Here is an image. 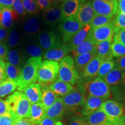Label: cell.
I'll return each mask as SVG.
<instances>
[{
    "label": "cell",
    "instance_id": "6da1fadb",
    "mask_svg": "<svg viewBox=\"0 0 125 125\" xmlns=\"http://www.w3.org/2000/svg\"><path fill=\"white\" fill-rule=\"evenodd\" d=\"M42 57H30L21 69V74L17 81V89L22 91L24 88L34 83L38 78V70L42 63Z\"/></svg>",
    "mask_w": 125,
    "mask_h": 125
},
{
    "label": "cell",
    "instance_id": "7a4b0ae2",
    "mask_svg": "<svg viewBox=\"0 0 125 125\" xmlns=\"http://www.w3.org/2000/svg\"><path fill=\"white\" fill-rule=\"evenodd\" d=\"M123 71L114 67L104 78L109 87L111 93L116 101L123 102L125 100V90L123 84Z\"/></svg>",
    "mask_w": 125,
    "mask_h": 125
},
{
    "label": "cell",
    "instance_id": "3957f363",
    "mask_svg": "<svg viewBox=\"0 0 125 125\" xmlns=\"http://www.w3.org/2000/svg\"><path fill=\"white\" fill-rule=\"evenodd\" d=\"M79 78V73L72 55H67L59 64L58 79L63 82L75 85Z\"/></svg>",
    "mask_w": 125,
    "mask_h": 125
},
{
    "label": "cell",
    "instance_id": "277c9868",
    "mask_svg": "<svg viewBox=\"0 0 125 125\" xmlns=\"http://www.w3.org/2000/svg\"><path fill=\"white\" fill-rule=\"evenodd\" d=\"M59 63L55 61L45 60L42 62L38 70V83L49 85L57 80L59 75Z\"/></svg>",
    "mask_w": 125,
    "mask_h": 125
},
{
    "label": "cell",
    "instance_id": "5b68a950",
    "mask_svg": "<svg viewBox=\"0 0 125 125\" xmlns=\"http://www.w3.org/2000/svg\"><path fill=\"white\" fill-rule=\"evenodd\" d=\"M100 109L116 125H125V114L122 103L114 100H107L103 103Z\"/></svg>",
    "mask_w": 125,
    "mask_h": 125
},
{
    "label": "cell",
    "instance_id": "8992f818",
    "mask_svg": "<svg viewBox=\"0 0 125 125\" xmlns=\"http://www.w3.org/2000/svg\"><path fill=\"white\" fill-rule=\"evenodd\" d=\"M83 88L88 95L101 98L105 101L111 96L110 89L108 84L104 79L98 77L86 83Z\"/></svg>",
    "mask_w": 125,
    "mask_h": 125
},
{
    "label": "cell",
    "instance_id": "52a82bcc",
    "mask_svg": "<svg viewBox=\"0 0 125 125\" xmlns=\"http://www.w3.org/2000/svg\"><path fill=\"white\" fill-rule=\"evenodd\" d=\"M62 101L65 110L74 111L83 107L86 101L85 91L79 87L73 90L64 97Z\"/></svg>",
    "mask_w": 125,
    "mask_h": 125
},
{
    "label": "cell",
    "instance_id": "ba28073f",
    "mask_svg": "<svg viewBox=\"0 0 125 125\" xmlns=\"http://www.w3.org/2000/svg\"><path fill=\"white\" fill-rule=\"evenodd\" d=\"M83 26L76 18L62 20L58 26V30L62 36V42H69Z\"/></svg>",
    "mask_w": 125,
    "mask_h": 125
},
{
    "label": "cell",
    "instance_id": "9c48e42d",
    "mask_svg": "<svg viewBox=\"0 0 125 125\" xmlns=\"http://www.w3.org/2000/svg\"><path fill=\"white\" fill-rule=\"evenodd\" d=\"M103 62V61L97 55L95 56L86 66L83 71L79 75V78L76 82L77 85L83 87V86L86 83L96 78L99 68Z\"/></svg>",
    "mask_w": 125,
    "mask_h": 125
},
{
    "label": "cell",
    "instance_id": "30bf717a",
    "mask_svg": "<svg viewBox=\"0 0 125 125\" xmlns=\"http://www.w3.org/2000/svg\"><path fill=\"white\" fill-rule=\"evenodd\" d=\"M97 15L113 18L118 10L117 0H90Z\"/></svg>",
    "mask_w": 125,
    "mask_h": 125
},
{
    "label": "cell",
    "instance_id": "8fae6325",
    "mask_svg": "<svg viewBox=\"0 0 125 125\" xmlns=\"http://www.w3.org/2000/svg\"><path fill=\"white\" fill-rule=\"evenodd\" d=\"M38 41L43 49L49 51L63 43L61 37L52 31H42L38 35Z\"/></svg>",
    "mask_w": 125,
    "mask_h": 125
},
{
    "label": "cell",
    "instance_id": "7c38bea8",
    "mask_svg": "<svg viewBox=\"0 0 125 125\" xmlns=\"http://www.w3.org/2000/svg\"><path fill=\"white\" fill-rule=\"evenodd\" d=\"M87 0H65L62 4V20L76 18L79 10Z\"/></svg>",
    "mask_w": 125,
    "mask_h": 125
},
{
    "label": "cell",
    "instance_id": "4fadbf2b",
    "mask_svg": "<svg viewBox=\"0 0 125 125\" xmlns=\"http://www.w3.org/2000/svg\"><path fill=\"white\" fill-rule=\"evenodd\" d=\"M89 34L96 43L100 42L112 38L114 34V26L111 23L101 27L91 28Z\"/></svg>",
    "mask_w": 125,
    "mask_h": 125
},
{
    "label": "cell",
    "instance_id": "5bb4252c",
    "mask_svg": "<svg viewBox=\"0 0 125 125\" xmlns=\"http://www.w3.org/2000/svg\"><path fill=\"white\" fill-rule=\"evenodd\" d=\"M43 17L45 24L50 27L53 28L62 21V4L53 5L51 8L44 11Z\"/></svg>",
    "mask_w": 125,
    "mask_h": 125
},
{
    "label": "cell",
    "instance_id": "9a60e30c",
    "mask_svg": "<svg viewBox=\"0 0 125 125\" xmlns=\"http://www.w3.org/2000/svg\"><path fill=\"white\" fill-rule=\"evenodd\" d=\"M71 52V50L68 43H63L56 48L47 51L43 55V59L59 62Z\"/></svg>",
    "mask_w": 125,
    "mask_h": 125
},
{
    "label": "cell",
    "instance_id": "2e32d148",
    "mask_svg": "<svg viewBox=\"0 0 125 125\" xmlns=\"http://www.w3.org/2000/svg\"><path fill=\"white\" fill-rule=\"evenodd\" d=\"M96 15L93 8L90 0H87L84 3L78 13L76 19L83 26L89 24Z\"/></svg>",
    "mask_w": 125,
    "mask_h": 125
},
{
    "label": "cell",
    "instance_id": "e0dca14e",
    "mask_svg": "<svg viewBox=\"0 0 125 125\" xmlns=\"http://www.w3.org/2000/svg\"><path fill=\"white\" fill-rule=\"evenodd\" d=\"M86 118L88 125H116L100 108Z\"/></svg>",
    "mask_w": 125,
    "mask_h": 125
},
{
    "label": "cell",
    "instance_id": "ac0fdd59",
    "mask_svg": "<svg viewBox=\"0 0 125 125\" xmlns=\"http://www.w3.org/2000/svg\"><path fill=\"white\" fill-rule=\"evenodd\" d=\"M105 100L97 97L88 95L85 103L83 106L82 115L86 117L100 108L101 105Z\"/></svg>",
    "mask_w": 125,
    "mask_h": 125
},
{
    "label": "cell",
    "instance_id": "d6986e66",
    "mask_svg": "<svg viewBox=\"0 0 125 125\" xmlns=\"http://www.w3.org/2000/svg\"><path fill=\"white\" fill-rule=\"evenodd\" d=\"M65 111L62 97H57L53 104L46 109V117L61 121Z\"/></svg>",
    "mask_w": 125,
    "mask_h": 125
},
{
    "label": "cell",
    "instance_id": "ffe728a7",
    "mask_svg": "<svg viewBox=\"0 0 125 125\" xmlns=\"http://www.w3.org/2000/svg\"><path fill=\"white\" fill-rule=\"evenodd\" d=\"M20 16L12 9L3 8L0 9V26L9 29L13 23Z\"/></svg>",
    "mask_w": 125,
    "mask_h": 125
},
{
    "label": "cell",
    "instance_id": "44dd1931",
    "mask_svg": "<svg viewBox=\"0 0 125 125\" xmlns=\"http://www.w3.org/2000/svg\"><path fill=\"white\" fill-rule=\"evenodd\" d=\"M31 105V103L26 97L24 94L22 93L18 107L16 108V111L15 116H14L15 119V122L16 121L20 119L30 118Z\"/></svg>",
    "mask_w": 125,
    "mask_h": 125
},
{
    "label": "cell",
    "instance_id": "7402d4cb",
    "mask_svg": "<svg viewBox=\"0 0 125 125\" xmlns=\"http://www.w3.org/2000/svg\"><path fill=\"white\" fill-rule=\"evenodd\" d=\"M112 38L104 41L97 43L96 50L97 56L103 61L113 60L114 56L112 54L111 46Z\"/></svg>",
    "mask_w": 125,
    "mask_h": 125
},
{
    "label": "cell",
    "instance_id": "603a6c76",
    "mask_svg": "<svg viewBox=\"0 0 125 125\" xmlns=\"http://www.w3.org/2000/svg\"><path fill=\"white\" fill-rule=\"evenodd\" d=\"M91 28L90 24L83 26L80 30L74 36V37L71 39L69 42L67 43L71 50V52L75 48L85 41L89 35Z\"/></svg>",
    "mask_w": 125,
    "mask_h": 125
},
{
    "label": "cell",
    "instance_id": "cb8c5ba5",
    "mask_svg": "<svg viewBox=\"0 0 125 125\" xmlns=\"http://www.w3.org/2000/svg\"><path fill=\"white\" fill-rule=\"evenodd\" d=\"M41 96L40 101L46 109L55 102L57 98V96L49 88L48 85L41 84Z\"/></svg>",
    "mask_w": 125,
    "mask_h": 125
},
{
    "label": "cell",
    "instance_id": "d4e9b609",
    "mask_svg": "<svg viewBox=\"0 0 125 125\" xmlns=\"http://www.w3.org/2000/svg\"><path fill=\"white\" fill-rule=\"evenodd\" d=\"M97 55V50H96L91 52L81 54L75 56L74 57L75 64L79 73V75L83 71L86 66L89 63L90 61Z\"/></svg>",
    "mask_w": 125,
    "mask_h": 125
},
{
    "label": "cell",
    "instance_id": "484cf974",
    "mask_svg": "<svg viewBox=\"0 0 125 125\" xmlns=\"http://www.w3.org/2000/svg\"><path fill=\"white\" fill-rule=\"evenodd\" d=\"M28 100L30 101L31 104L38 102L41 100V91L40 83H32L26 88H24L22 91Z\"/></svg>",
    "mask_w": 125,
    "mask_h": 125
},
{
    "label": "cell",
    "instance_id": "4316f807",
    "mask_svg": "<svg viewBox=\"0 0 125 125\" xmlns=\"http://www.w3.org/2000/svg\"><path fill=\"white\" fill-rule=\"evenodd\" d=\"M48 86L57 96H60L62 97L69 93L74 89V87L71 84L63 82L59 79Z\"/></svg>",
    "mask_w": 125,
    "mask_h": 125
},
{
    "label": "cell",
    "instance_id": "83f0119b",
    "mask_svg": "<svg viewBox=\"0 0 125 125\" xmlns=\"http://www.w3.org/2000/svg\"><path fill=\"white\" fill-rule=\"evenodd\" d=\"M46 109L41 101L31 104L30 118L37 125L46 117Z\"/></svg>",
    "mask_w": 125,
    "mask_h": 125
},
{
    "label": "cell",
    "instance_id": "f1b7e54d",
    "mask_svg": "<svg viewBox=\"0 0 125 125\" xmlns=\"http://www.w3.org/2000/svg\"><path fill=\"white\" fill-rule=\"evenodd\" d=\"M8 62L15 66L21 68L26 62V56L24 52L19 49L9 50L7 57Z\"/></svg>",
    "mask_w": 125,
    "mask_h": 125
},
{
    "label": "cell",
    "instance_id": "f546056e",
    "mask_svg": "<svg viewBox=\"0 0 125 125\" xmlns=\"http://www.w3.org/2000/svg\"><path fill=\"white\" fill-rule=\"evenodd\" d=\"M96 46L97 43L94 41L89 34L85 41L73 50L72 52V56L75 57L79 54L96 51Z\"/></svg>",
    "mask_w": 125,
    "mask_h": 125
},
{
    "label": "cell",
    "instance_id": "4dcf8cb0",
    "mask_svg": "<svg viewBox=\"0 0 125 125\" xmlns=\"http://www.w3.org/2000/svg\"><path fill=\"white\" fill-rule=\"evenodd\" d=\"M41 25L38 18L31 17L26 20L23 27V30L27 35L37 34L40 30Z\"/></svg>",
    "mask_w": 125,
    "mask_h": 125
},
{
    "label": "cell",
    "instance_id": "1f68e13d",
    "mask_svg": "<svg viewBox=\"0 0 125 125\" xmlns=\"http://www.w3.org/2000/svg\"><path fill=\"white\" fill-rule=\"evenodd\" d=\"M21 94L22 93L20 92H14L11 95L8 97L7 100H5L7 102L8 108L9 112L13 117L15 116L16 111V108L18 107L19 103Z\"/></svg>",
    "mask_w": 125,
    "mask_h": 125
},
{
    "label": "cell",
    "instance_id": "d6a6232c",
    "mask_svg": "<svg viewBox=\"0 0 125 125\" xmlns=\"http://www.w3.org/2000/svg\"><path fill=\"white\" fill-rule=\"evenodd\" d=\"M17 88L16 82L7 78L0 83V97L9 95Z\"/></svg>",
    "mask_w": 125,
    "mask_h": 125
},
{
    "label": "cell",
    "instance_id": "836d02e7",
    "mask_svg": "<svg viewBox=\"0 0 125 125\" xmlns=\"http://www.w3.org/2000/svg\"><path fill=\"white\" fill-rule=\"evenodd\" d=\"M26 51L31 57H42L45 53L43 48L35 42L29 43L26 46Z\"/></svg>",
    "mask_w": 125,
    "mask_h": 125
},
{
    "label": "cell",
    "instance_id": "e575fe53",
    "mask_svg": "<svg viewBox=\"0 0 125 125\" xmlns=\"http://www.w3.org/2000/svg\"><path fill=\"white\" fill-rule=\"evenodd\" d=\"M5 64L7 78L17 82L21 74V68L12 65L8 62H5Z\"/></svg>",
    "mask_w": 125,
    "mask_h": 125
},
{
    "label": "cell",
    "instance_id": "d590c367",
    "mask_svg": "<svg viewBox=\"0 0 125 125\" xmlns=\"http://www.w3.org/2000/svg\"><path fill=\"white\" fill-rule=\"evenodd\" d=\"M114 67H115V62L114 60L103 61L99 68L97 77L104 79V78L109 74V72L113 70Z\"/></svg>",
    "mask_w": 125,
    "mask_h": 125
},
{
    "label": "cell",
    "instance_id": "8d00e7d4",
    "mask_svg": "<svg viewBox=\"0 0 125 125\" xmlns=\"http://www.w3.org/2000/svg\"><path fill=\"white\" fill-rule=\"evenodd\" d=\"M112 21H113V18H107L104 16L96 14L90 24L92 28L99 27L111 23H112Z\"/></svg>",
    "mask_w": 125,
    "mask_h": 125
},
{
    "label": "cell",
    "instance_id": "74e56055",
    "mask_svg": "<svg viewBox=\"0 0 125 125\" xmlns=\"http://www.w3.org/2000/svg\"><path fill=\"white\" fill-rule=\"evenodd\" d=\"M21 35L19 31L15 29L11 30H10L8 37V45L10 48L16 47L19 44L21 41Z\"/></svg>",
    "mask_w": 125,
    "mask_h": 125
},
{
    "label": "cell",
    "instance_id": "f35d334b",
    "mask_svg": "<svg viewBox=\"0 0 125 125\" xmlns=\"http://www.w3.org/2000/svg\"><path fill=\"white\" fill-rule=\"evenodd\" d=\"M114 26V31L119 29L125 30V14L117 10L116 14L113 17L112 21Z\"/></svg>",
    "mask_w": 125,
    "mask_h": 125
},
{
    "label": "cell",
    "instance_id": "ab89813d",
    "mask_svg": "<svg viewBox=\"0 0 125 125\" xmlns=\"http://www.w3.org/2000/svg\"><path fill=\"white\" fill-rule=\"evenodd\" d=\"M22 2L26 13L30 15L38 13L39 8L35 0H22Z\"/></svg>",
    "mask_w": 125,
    "mask_h": 125
},
{
    "label": "cell",
    "instance_id": "60d3db41",
    "mask_svg": "<svg viewBox=\"0 0 125 125\" xmlns=\"http://www.w3.org/2000/svg\"><path fill=\"white\" fill-rule=\"evenodd\" d=\"M111 48L114 57L118 58L125 55V46L121 43L114 41L112 43Z\"/></svg>",
    "mask_w": 125,
    "mask_h": 125
},
{
    "label": "cell",
    "instance_id": "b9f144b4",
    "mask_svg": "<svg viewBox=\"0 0 125 125\" xmlns=\"http://www.w3.org/2000/svg\"><path fill=\"white\" fill-rule=\"evenodd\" d=\"M68 125H88V123L85 116L82 115H77L70 119Z\"/></svg>",
    "mask_w": 125,
    "mask_h": 125
},
{
    "label": "cell",
    "instance_id": "7bdbcfd3",
    "mask_svg": "<svg viewBox=\"0 0 125 125\" xmlns=\"http://www.w3.org/2000/svg\"><path fill=\"white\" fill-rule=\"evenodd\" d=\"M12 9L21 17H24L26 15V12L23 7L22 0H13Z\"/></svg>",
    "mask_w": 125,
    "mask_h": 125
},
{
    "label": "cell",
    "instance_id": "ee69618b",
    "mask_svg": "<svg viewBox=\"0 0 125 125\" xmlns=\"http://www.w3.org/2000/svg\"><path fill=\"white\" fill-rule=\"evenodd\" d=\"M114 41L121 43L125 46V30L119 29L114 31Z\"/></svg>",
    "mask_w": 125,
    "mask_h": 125
},
{
    "label": "cell",
    "instance_id": "f6af8a7d",
    "mask_svg": "<svg viewBox=\"0 0 125 125\" xmlns=\"http://www.w3.org/2000/svg\"><path fill=\"white\" fill-rule=\"evenodd\" d=\"M15 118L10 113L0 116V125H14Z\"/></svg>",
    "mask_w": 125,
    "mask_h": 125
},
{
    "label": "cell",
    "instance_id": "bcb514c9",
    "mask_svg": "<svg viewBox=\"0 0 125 125\" xmlns=\"http://www.w3.org/2000/svg\"><path fill=\"white\" fill-rule=\"evenodd\" d=\"M39 9L46 11L53 6L52 0H35Z\"/></svg>",
    "mask_w": 125,
    "mask_h": 125
},
{
    "label": "cell",
    "instance_id": "7dc6e473",
    "mask_svg": "<svg viewBox=\"0 0 125 125\" xmlns=\"http://www.w3.org/2000/svg\"><path fill=\"white\" fill-rule=\"evenodd\" d=\"M62 123L61 121H56L53 119L45 117L37 125H62Z\"/></svg>",
    "mask_w": 125,
    "mask_h": 125
},
{
    "label": "cell",
    "instance_id": "c3c4849f",
    "mask_svg": "<svg viewBox=\"0 0 125 125\" xmlns=\"http://www.w3.org/2000/svg\"><path fill=\"white\" fill-rule=\"evenodd\" d=\"M8 51V46L5 43L0 42V60H7Z\"/></svg>",
    "mask_w": 125,
    "mask_h": 125
},
{
    "label": "cell",
    "instance_id": "681fc988",
    "mask_svg": "<svg viewBox=\"0 0 125 125\" xmlns=\"http://www.w3.org/2000/svg\"><path fill=\"white\" fill-rule=\"evenodd\" d=\"M115 67L123 71L125 70V55L114 60Z\"/></svg>",
    "mask_w": 125,
    "mask_h": 125
},
{
    "label": "cell",
    "instance_id": "f907efd6",
    "mask_svg": "<svg viewBox=\"0 0 125 125\" xmlns=\"http://www.w3.org/2000/svg\"><path fill=\"white\" fill-rule=\"evenodd\" d=\"M7 78L5 62L0 60V83L5 80Z\"/></svg>",
    "mask_w": 125,
    "mask_h": 125
},
{
    "label": "cell",
    "instance_id": "816d5d0a",
    "mask_svg": "<svg viewBox=\"0 0 125 125\" xmlns=\"http://www.w3.org/2000/svg\"><path fill=\"white\" fill-rule=\"evenodd\" d=\"M10 30L0 26V42L4 43L7 41Z\"/></svg>",
    "mask_w": 125,
    "mask_h": 125
},
{
    "label": "cell",
    "instance_id": "f5cc1de1",
    "mask_svg": "<svg viewBox=\"0 0 125 125\" xmlns=\"http://www.w3.org/2000/svg\"><path fill=\"white\" fill-rule=\"evenodd\" d=\"M9 113L7 102L5 100L0 98V116Z\"/></svg>",
    "mask_w": 125,
    "mask_h": 125
},
{
    "label": "cell",
    "instance_id": "db71d44e",
    "mask_svg": "<svg viewBox=\"0 0 125 125\" xmlns=\"http://www.w3.org/2000/svg\"><path fill=\"white\" fill-rule=\"evenodd\" d=\"M15 125H37L30 118H23L16 121Z\"/></svg>",
    "mask_w": 125,
    "mask_h": 125
},
{
    "label": "cell",
    "instance_id": "11a10c76",
    "mask_svg": "<svg viewBox=\"0 0 125 125\" xmlns=\"http://www.w3.org/2000/svg\"><path fill=\"white\" fill-rule=\"evenodd\" d=\"M13 0H0V9L3 8L12 9Z\"/></svg>",
    "mask_w": 125,
    "mask_h": 125
},
{
    "label": "cell",
    "instance_id": "9f6ffc18",
    "mask_svg": "<svg viewBox=\"0 0 125 125\" xmlns=\"http://www.w3.org/2000/svg\"><path fill=\"white\" fill-rule=\"evenodd\" d=\"M118 1V10L125 14V0H117Z\"/></svg>",
    "mask_w": 125,
    "mask_h": 125
},
{
    "label": "cell",
    "instance_id": "6f0895ef",
    "mask_svg": "<svg viewBox=\"0 0 125 125\" xmlns=\"http://www.w3.org/2000/svg\"><path fill=\"white\" fill-rule=\"evenodd\" d=\"M65 0H52L53 5H59L62 4Z\"/></svg>",
    "mask_w": 125,
    "mask_h": 125
},
{
    "label": "cell",
    "instance_id": "680465c9",
    "mask_svg": "<svg viewBox=\"0 0 125 125\" xmlns=\"http://www.w3.org/2000/svg\"><path fill=\"white\" fill-rule=\"evenodd\" d=\"M122 79H123V86H124L125 90V70L123 71V77H122Z\"/></svg>",
    "mask_w": 125,
    "mask_h": 125
},
{
    "label": "cell",
    "instance_id": "91938a15",
    "mask_svg": "<svg viewBox=\"0 0 125 125\" xmlns=\"http://www.w3.org/2000/svg\"><path fill=\"white\" fill-rule=\"evenodd\" d=\"M123 102H124V103H123V108H124V111H125V101H123Z\"/></svg>",
    "mask_w": 125,
    "mask_h": 125
},
{
    "label": "cell",
    "instance_id": "94428289",
    "mask_svg": "<svg viewBox=\"0 0 125 125\" xmlns=\"http://www.w3.org/2000/svg\"><path fill=\"white\" fill-rule=\"evenodd\" d=\"M62 125H64V124H62Z\"/></svg>",
    "mask_w": 125,
    "mask_h": 125
},
{
    "label": "cell",
    "instance_id": "6125c7cd",
    "mask_svg": "<svg viewBox=\"0 0 125 125\" xmlns=\"http://www.w3.org/2000/svg\"></svg>",
    "mask_w": 125,
    "mask_h": 125
}]
</instances>
